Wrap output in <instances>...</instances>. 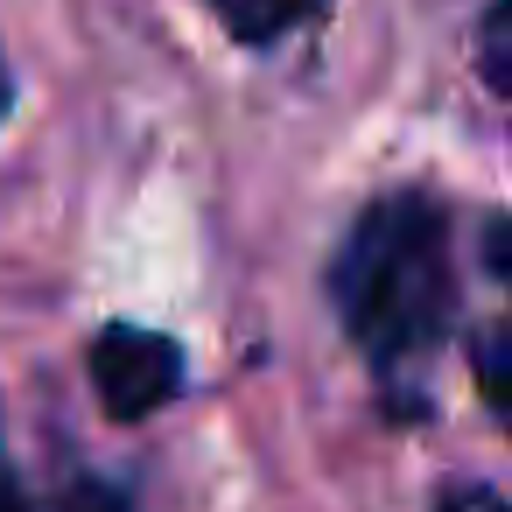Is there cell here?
Returning a JSON list of instances; mask_svg holds the SVG:
<instances>
[{"label":"cell","instance_id":"cell-1","mask_svg":"<svg viewBox=\"0 0 512 512\" xmlns=\"http://www.w3.org/2000/svg\"><path fill=\"white\" fill-rule=\"evenodd\" d=\"M337 316L358 337L372 365H414L442 344L456 316V274H449V225L435 197H379L344 253H337Z\"/></svg>","mask_w":512,"mask_h":512},{"label":"cell","instance_id":"cell-2","mask_svg":"<svg viewBox=\"0 0 512 512\" xmlns=\"http://www.w3.org/2000/svg\"><path fill=\"white\" fill-rule=\"evenodd\" d=\"M92 386H99V400H106L113 421H141V414H155L162 400H176V386H183V351H176L169 337H155V330L113 323V330H99V344H92Z\"/></svg>","mask_w":512,"mask_h":512},{"label":"cell","instance_id":"cell-3","mask_svg":"<svg viewBox=\"0 0 512 512\" xmlns=\"http://www.w3.org/2000/svg\"><path fill=\"white\" fill-rule=\"evenodd\" d=\"M218 8V22L239 36V43H274V36H288L295 22H309L323 0H211Z\"/></svg>","mask_w":512,"mask_h":512},{"label":"cell","instance_id":"cell-4","mask_svg":"<svg viewBox=\"0 0 512 512\" xmlns=\"http://www.w3.org/2000/svg\"><path fill=\"white\" fill-rule=\"evenodd\" d=\"M505 22H512V0H491V8H484V36H477V43H484V50H477V57H484V85H491L498 99L512 92V71H505Z\"/></svg>","mask_w":512,"mask_h":512},{"label":"cell","instance_id":"cell-5","mask_svg":"<svg viewBox=\"0 0 512 512\" xmlns=\"http://www.w3.org/2000/svg\"><path fill=\"white\" fill-rule=\"evenodd\" d=\"M477 379H484V400L505 407V330H498V323L477 337Z\"/></svg>","mask_w":512,"mask_h":512},{"label":"cell","instance_id":"cell-6","mask_svg":"<svg viewBox=\"0 0 512 512\" xmlns=\"http://www.w3.org/2000/svg\"><path fill=\"white\" fill-rule=\"evenodd\" d=\"M57 512H127V491H113V484H99V477H78Z\"/></svg>","mask_w":512,"mask_h":512},{"label":"cell","instance_id":"cell-7","mask_svg":"<svg viewBox=\"0 0 512 512\" xmlns=\"http://www.w3.org/2000/svg\"><path fill=\"white\" fill-rule=\"evenodd\" d=\"M442 512H505V498H498L491 484H463V491L442 498Z\"/></svg>","mask_w":512,"mask_h":512},{"label":"cell","instance_id":"cell-8","mask_svg":"<svg viewBox=\"0 0 512 512\" xmlns=\"http://www.w3.org/2000/svg\"><path fill=\"white\" fill-rule=\"evenodd\" d=\"M0 512H29V498H22V477H15L8 449H0Z\"/></svg>","mask_w":512,"mask_h":512},{"label":"cell","instance_id":"cell-9","mask_svg":"<svg viewBox=\"0 0 512 512\" xmlns=\"http://www.w3.org/2000/svg\"><path fill=\"white\" fill-rule=\"evenodd\" d=\"M8 92H15V85H8V64H0V113H8Z\"/></svg>","mask_w":512,"mask_h":512}]
</instances>
